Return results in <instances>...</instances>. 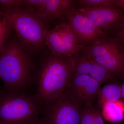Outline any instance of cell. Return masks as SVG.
Returning a JSON list of instances; mask_svg holds the SVG:
<instances>
[{
	"instance_id": "ac0fdd59",
	"label": "cell",
	"mask_w": 124,
	"mask_h": 124,
	"mask_svg": "<svg viewBox=\"0 0 124 124\" xmlns=\"http://www.w3.org/2000/svg\"><path fill=\"white\" fill-rule=\"evenodd\" d=\"M0 6L4 11L11 10L21 6V0H0Z\"/></svg>"
},
{
	"instance_id": "cb8c5ba5",
	"label": "cell",
	"mask_w": 124,
	"mask_h": 124,
	"mask_svg": "<svg viewBox=\"0 0 124 124\" xmlns=\"http://www.w3.org/2000/svg\"><path fill=\"white\" fill-rule=\"evenodd\" d=\"M35 124H48L45 117L39 119Z\"/></svg>"
},
{
	"instance_id": "9a60e30c",
	"label": "cell",
	"mask_w": 124,
	"mask_h": 124,
	"mask_svg": "<svg viewBox=\"0 0 124 124\" xmlns=\"http://www.w3.org/2000/svg\"><path fill=\"white\" fill-rule=\"evenodd\" d=\"M94 108L91 106L82 108L80 124H94Z\"/></svg>"
},
{
	"instance_id": "ba28073f",
	"label": "cell",
	"mask_w": 124,
	"mask_h": 124,
	"mask_svg": "<svg viewBox=\"0 0 124 124\" xmlns=\"http://www.w3.org/2000/svg\"><path fill=\"white\" fill-rule=\"evenodd\" d=\"M75 10L89 19L93 24L104 32L116 28L124 18L122 10L108 5L90 7H80Z\"/></svg>"
},
{
	"instance_id": "7402d4cb",
	"label": "cell",
	"mask_w": 124,
	"mask_h": 124,
	"mask_svg": "<svg viewBox=\"0 0 124 124\" xmlns=\"http://www.w3.org/2000/svg\"><path fill=\"white\" fill-rule=\"evenodd\" d=\"M111 4L114 7L124 10V0H111Z\"/></svg>"
},
{
	"instance_id": "d4e9b609",
	"label": "cell",
	"mask_w": 124,
	"mask_h": 124,
	"mask_svg": "<svg viewBox=\"0 0 124 124\" xmlns=\"http://www.w3.org/2000/svg\"><path fill=\"white\" fill-rule=\"evenodd\" d=\"M121 99L124 101V81L121 86Z\"/></svg>"
},
{
	"instance_id": "2e32d148",
	"label": "cell",
	"mask_w": 124,
	"mask_h": 124,
	"mask_svg": "<svg viewBox=\"0 0 124 124\" xmlns=\"http://www.w3.org/2000/svg\"><path fill=\"white\" fill-rule=\"evenodd\" d=\"M77 1L81 7H93L102 5L113 6L111 0H79Z\"/></svg>"
},
{
	"instance_id": "9c48e42d",
	"label": "cell",
	"mask_w": 124,
	"mask_h": 124,
	"mask_svg": "<svg viewBox=\"0 0 124 124\" xmlns=\"http://www.w3.org/2000/svg\"><path fill=\"white\" fill-rule=\"evenodd\" d=\"M101 85L89 76L73 74L66 92L82 108L93 106Z\"/></svg>"
},
{
	"instance_id": "e0dca14e",
	"label": "cell",
	"mask_w": 124,
	"mask_h": 124,
	"mask_svg": "<svg viewBox=\"0 0 124 124\" xmlns=\"http://www.w3.org/2000/svg\"><path fill=\"white\" fill-rule=\"evenodd\" d=\"M45 0H21V6L32 7L38 12L42 10Z\"/></svg>"
},
{
	"instance_id": "603a6c76",
	"label": "cell",
	"mask_w": 124,
	"mask_h": 124,
	"mask_svg": "<svg viewBox=\"0 0 124 124\" xmlns=\"http://www.w3.org/2000/svg\"><path fill=\"white\" fill-rule=\"evenodd\" d=\"M8 36L1 37H0V52L5 45V42L8 37Z\"/></svg>"
},
{
	"instance_id": "4fadbf2b",
	"label": "cell",
	"mask_w": 124,
	"mask_h": 124,
	"mask_svg": "<svg viewBox=\"0 0 124 124\" xmlns=\"http://www.w3.org/2000/svg\"><path fill=\"white\" fill-rule=\"evenodd\" d=\"M102 108V116L107 121L117 123L124 119V101L122 99L106 103Z\"/></svg>"
},
{
	"instance_id": "277c9868",
	"label": "cell",
	"mask_w": 124,
	"mask_h": 124,
	"mask_svg": "<svg viewBox=\"0 0 124 124\" xmlns=\"http://www.w3.org/2000/svg\"><path fill=\"white\" fill-rule=\"evenodd\" d=\"M42 105L35 96L22 91H7L0 95V124H35Z\"/></svg>"
},
{
	"instance_id": "8992f818",
	"label": "cell",
	"mask_w": 124,
	"mask_h": 124,
	"mask_svg": "<svg viewBox=\"0 0 124 124\" xmlns=\"http://www.w3.org/2000/svg\"><path fill=\"white\" fill-rule=\"evenodd\" d=\"M45 45L51 54L58 57H75L78 53V46L75 35L68 22L57 24L48 29L45 36Z\"/></svg>"
},
{
	"instance_id": "7c38bea8",
	"label": "cell",
	"mask_w": 124,
	"mask_h": 124,
	"mask_svg": "<svg viewBox=\"0 0 124 124\" xmlns=\"http://www.w3.org/2000/svg\"><path fill=\"white\" fill-rule=\"evenodd\" d=\"M68 11L63 8L62 0H45L42 10L38 12L47 23L55 20L64 22Z\"/></svg>"
},
{
	"instance_id": "5b68a950",
	"label": "cell",
	"mask_w": 124,
	"mask_h": 124,
	"mask_svg": "<svg viewBox=\"0 0 124 124\" xmlns=\"http://www.w3.org/2000/svg\"><path fill=\"white\" fill-rule=\"evenodd\" d=\"M78 50L114 76L124 78V50L116 38L108 36L92 45H79Z\"/></svg>"
},
{
	"instance_id": "3957f363",
	"label": "cell",
	"mask_w": 124,
	"mask_h": 124,
	"mask_svg": "<svg viewBox=\"0 0 124 124\" xmlns=\"http://www.w3.org/2000/svg\"><path fill=\"white\" fill-rule=\"evenodd\" d=\"M32 69L30 54L18 40L5 44L0 52V79L6 91H22L29 83Z\"/></svg>"
},
{
	"instance_id": "7a4b0ae2",
	"label": "cell",
	"mask_w": 124,
	"mask_h": 124,
	"mask_svg": "<svg viewBox=\"0 0 124 124\" xmlns=\"http://www.w3.org/2000/svg\"><path fill=\"white\" fill-rule=\"evenodd\" d=\"M4 16L15 31L20 44L29 54L38 52L45 45L48 23L35 9L20 6L4 11Z\"/></svg>"
},
{
	"instance_id": "44dd1931",
	"label": "cell",
	"mask_w": 124,
	"mask_h": 124,
	"mask_svg": "<svg viewBox=\"0 0 124 124\" xmlns=\"http://www.w3.org/2000/svg\"><path fill=\"white\" fill-rule=\"evenodd\" d=\"M93 113L94 124H105L102 117V115L99 111L94 108Z\"/></svg>"
},
{
	"instance_id": "484cf974",
	"label": "cell",
	"mask_w": 124,
	"mask_h": 124,
	"mask_svg": "<svg viewBox=\"0 0 124 124\" xmlns=\"http://www.w3.org/2000/svg\"><path fill=\"white\" fill-rule=\"evenodd\" d=\"M1 93V92L0 91V95Z\"/></svg>"
},
{
	"instance_id": "8fae6325",
	"label": "cell",
	"mask_w": 124,
	"mask_h": 124,
	"mask_svg": "<svg viewBox=\"0 0 124 124\" xmlns=\"http://www.w3.org/2000/svg\"><path fill=\"white\" fill-rule=\"evenodd\" d=\"M78 53L76 56V63L73 74L89 76L101 85L112 79L115 76L85 54Z\"/></svg>"
},
{
	"instance_id": "30bf717a",
	"label": "cell",
	"mask_w": 124,
	"mask_h": 124,
	"mask_svg": "<svg viewBox=\"0 0 124 124\" xmlns=\"http://www.w3.org/2000/svg\"><path fill=\"white\" fill-rule=\"evenodd\" d=\"M67 19L77 39L79 45H89L108 36L95 26L86 16L76 11L75 7L69 10Z\"/></svg>"
},
{
	"instance_id": "6da1fadb",
	"label": "cell",
	"mask_w": 124,
	"mask_h": 124,
	"mask_svg": "<svg viewBox=\"0 0 124 124\" xmlns=\"http://www.w3.org/2000/svg\"><path fill=\"white\" fill-rule=\"evenodd\" d=\"M75 57H58L50 54L41 63L36 98L46 106L67 91L73 76Z\"/></svg>"
},
{
	"instance_id": "52a82bcc",
	"label": "cell",
	"mask_w": 124,
	"mask_h": 124,
	"mask_svg": "<svg viewBox=\"0 0 124 124\" xmlns=\"http://www.w3.org/2000/svg\"><path fill=\"white\" fill-rule=\"evenodd\" d=\"M45 106L48 124H80L82 108L66 92Z\"/></svg>"
},
{
	"instance_id": "5bb4252c",
	"label": "cell",
	"mask_w": 124,
	"mask_h": 124,
	"mask_svg": "<svg viewBox=\"0 0 124 124\" xmlns=\"http://www.w3.org/2000/svg\"><path fill=\"white\" fill-rule=\"evenodd\" d=\"M121 87L116 84L104 85L99 91L97 97L98 104L100 107L106 103L115 101L121 98Z\"/></svg>"
},
{
	"instance_id": "d6986e66",
	"label": "cell",
	"mask_w": 124,
	"mask_h": 124,
	"mask_svg": "<svg viewBox=\"0 0 124 124\" xmlns=\"http://www.w3.org/2000/svg\"><path fill=\"white\" fill-rule=\"evenodd\" d=\"M12 29L5 18L2 20H0V37H9Z\"/></svg>"
},
{
	"instance_id": "ffe728a7",
	"label": "cell",
	"mask_w": 124,
	"mask_h": 124,
	"mask_svg": "<svg viewBox=\"0 0 124 124\" xmlns=\"http://www.w3.org/2000/svg\"><path fill=\"white\" fill-rule=\"evenodd\" d=\"M116 29L117 31L116 38L121 44L124 45V18Z\"/></svg>"
}]
</instances>
